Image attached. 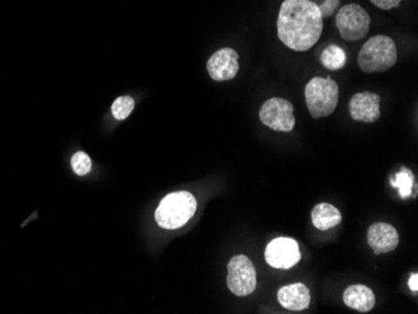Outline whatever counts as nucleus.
Returning <instances> with one entry per match:
<instances>
[{
    "label": "nucleus",
    "mask_w": 418,
    "mask_h": 314,
    "mask_svg": "<svg viewBox=\"0 0 418 314\" xmlns=\"http://www.w3.org/2000/svg\"><path fill=\"white\" fill-rule=\"evenodd\" d=\"M278 38L294 52H307L320 40L323 18L310 0H284L277 19Z\"/></svg>",
    "instance_id": "f257e3e1"
},
{
    "label": "nucleus",
    "mask_w": 418,
    "mask_h": 314,
    "mask_svg": "<svg viewBox=\"0 0 418 314\" xmlns=\"http://www.w3.org/2000/svg\"><path fill=\"white\" fill-rule=\"evenodd\" d=\"M197 211V201L190 192H174L164 197L156 211V222L164 229H178L190 221Z\"/></svg>",
    "instance_id": "f03ea898"
},
{
    "label": "nucleus",
    "mask_w": 418,
    "mask_h": 314,
    "mask_svg": "<svg viewBox=\"0 0 418 314\" xmlns=\"http://www.w3.org/2000/svg\"><path fill=\"white\" fill-rule=\"evenodd\" d=\"M396 63V44L387 35L372 37L359 50V65L364 73H382Z\"/></svg>",
    "instance_id": "7ed1b4c3"
},
{
    "label": "nucleus",
    "mask_w": 418,
    "mask_h": 314,
    "mask_svg": "<svg viewBox=\"0 0 418 314\" xmlns=\"http://www.w3.org/2000/svg\"><path fill=\"white\" fill-rule=\"evenodd\" d=\"M304 97L310 115L315 120L325 118L336 110L339 88L331 76H315L304 88Z\"/></svg>",
    "instance_id": "20e7f679"
},
{
    "label": "nucleus",
    "mask_w": 418,
    "mask_h": 314,
    "mask_svg": "<svg viewBox=\"0 0 418 314\" xmlns=\"http://www.w3.org/2000/svg\"><path fill=\"white\" fill-rule=\"evenodd\" d=\"M336 25L344 40L359 42L368 34L371 18L359 4H347L337 13Z\"/></svg>",
    "instance_id": "39448f33"
},
{
    "label": "nucleus",
    "mask_w": 418,
    "mask_h": 314,
    "mask_svg": "<svg viewBox=\"0 0 418 314\" xmlns=\"http://www.w3.org/2000/svg\"><path fill=\"white\" fill-rule=\"evenodd\" d=\"M227 286L229 291L238 297H245L255 292L257 272L247 255H236L229 260Z\"/></svg>",
    "instance_id": "423d86ee"
},
{
    "label": "nucleus",
    "mask_w": 418,
    "mask_h": 314,
    "mask_svg": "<svg viewBox=\"0 0 418 314\" xmlns=\"http://www.w3.org/2000/svg\"><path fill=\"white\" fill-rule=\"evenodd\" d=\"M294 104L283 98H271L262 105L260 120L262 123L276 132L289 133L296 125Z\"/></svg>",
    "instance_id": "0eeeda50"
},
{
    "label": "nucleus",
    "mask_w": 418,
    "mask_h": 314,
    "mask_svg": "<svg viewBox=\"0 0 418 314\" xmlns=\"http://www.w3.org/2000/svg\"><path fill=\"white\" fill-rule=\"evenodd\" d=\"M265 258L269 266L277 269H291L301 262L302 255L299 250V245L294 239L281 238L273 239L267 245Z\"/></svg>",
    "instance_id": "6e6552de"
},
{
    "label": "nucleus",
    "mask_w": 418,
    "mask_h": 314,
    "mask_svg": "<svg viewBox=\"0 0 418 314\" xmlns=\"http://www.w3.org/2000/svg\"><path fill=\"white\" fill-rule=\"evenodd\" d=\"M207 71L213 81L233 79L239 71V55L236 50L223 48L216 52L207 63Z\"/></svg>",
    "instance_id": "1a4fd4ad"
},
{
    "label": "nucleus",
    "mask_w": 418,
    "mask_h": 314,
    "mask_svg": "<svg viewBox=\"0 0 418 314\" xmlns=\"http://www.w3.org/2000/svg\"><path fill=\"white\" fill-rule=\"evenodd\" d=\"M349 115L356 122L375 123L381 117V97L372 92L354 94L349 100Z\"/></svg>",
    "instance_id": "9d476101"
},
{
    "label": "nucleus",
    "mask_w": 418,
    "mask_h": 314,
    "mask_svg": "<svg viewBox=\"0 0 418 314\" xmlns=\"http://www.w3.org/2000/svg\"><path fill=\"white\" fill-rule=\"evenodd\" d=\"M367 242L376 255L390 253L395 250L400 242L396 228L388 223H375L368 228Z\"/></svg>",
    "instance_id": "9b49d317"
},
{
    "label": "nucleus",
    "mask_w": 418,
    "mask_h": 314,
    "mask_svg": "<svg viewBox=\"0 0 418 314\" xmlns=\"http://www.w3.org/2000/svg\"><path fill=\"white\" fill-rule=\"evenodd\" d=\"M278 302L288 310L301 312L308 308L310 306V289L307 286H304L303 283L284 286L278 291Z\"/></svg>",
    "instance_id": "f8f14e48"
},
{
    "label": "nucleus",
    "mask_w": 418,
    "mask_h": 314,
    "mask_svg": "<svg viewBox=\"0 0 418 314\" xmlns=\"http://www.w3.org/2000/svg\"><path fill=\"white\" fill-rule=\"evenodd\" d=\"M343 302L351 309L361 313H367L376 304L375 293L364 284H354L343 293Z\"/></svg>",
    "instance_id": "ddd939ff"
},
{
    "label": "nucleus",
    "mask_w": 418,
    "mask_h": 314,
    "mask_svg": "<svg viewBox=\"0 0 418 314\" xmlns=\"http://www.w3.org/2000/svg\"><path fill=\"white\" fill-rule=\"evenodd\" d=\"M312 222L317 229L327 231L342 222V214L330 203H320L312 211Z\"/></svg>",
    "instance_id": "4468645a"
},
{
    "label": "nucleus",
    "mask_w": 418,
    "mask_h": 314,
    "mask_svg": "<svg viewBox=\"0 0 418 314\" xmlns=\"http://www.w3.org/2000/svg\"><path fill=\"white\" fill-rule=\"evenodd\" d=\"M320 60L322 65L328 71H339L346 65L347 55L341 47L332 44L322 52Z\"/></svg>",
    "instance_id": "2eb2a0df"
},
{
    "label": "nucleus",
    "mask_w": 418,
    "mask_h": 314,
    "mask_svg": "<svg viewBox=\"0 0 418 314\" xmlns=\"http://www.w3.org/2000/svg\"><path fill=\"white\" fill-rule=\"evenodd\" d=\"M413 185H414V180H413L412 172L407 168H402L398 173H396L395 178L391 179L392 187L398 190L400 197L403 199H407L412 195Z\"/></svg>",
    "instance_id": "dca6fc26"
},
{
    "label": "nucleus",
    "mask_w": 418,
    "mask_h": 314,
    "mask_svg": "<svg viewBox=\"0 0 418 314\" xmlns=\"http://www.w3.org/2000/svg\"><path fill=\"white\" fill-rule=\"evenodd\" d=\"M134 109V99L125 95V97L117 98L112 105V114L115 120H124L131 115Z\"/></svg>",
    "instance_id": "f3484780"
},
{
    "label": "nucleus",
    "mask_w": 418,
    "mask_h": 314,
    "mask_svg": "<svg viewBox=\"0 0 418 314\" xmlns=\"http://www.w3.org/2000/svg\"><path fill=\"white\" fill-rule=\"evenodd\" d=\"M71 168L78 175H86L92 170L91 157L84 152H76L71 157Z\"/></svg>",
    "instance_id": "a211bd4d"
},
{
    "label": "nucleus",
    "mask_w": 418,
    "mask_h": 314,
    "mask_svg": "<svg viewBox=\"0 0 418 314\" xmlns=\"http://www.w3.org/2000/svg\"><path fill=\"white\" fill-rule=\"evenodd\" d=\"M339 4H341V0H325V3L322 6H318L322 18H330L333 16Z\"/></svg>",
    "instance_id": "6ab92c4d"
},
{
    "label": "nucleus",
    "mask_w": 418,
    "mask_h": 314,
    "mask_svg": "<svg viewBox=\"0 0 418 314\" xmlns=\"http://www.w3.org/2000/svg\"><path fill=\"white\" fill-rule=\"evenodd\" d=\"M373 6L382 11H391L393 8H398L403 0H369Z\"/></svg>",
    "instance_id": "aec40b11"
},
{
    "label": "nucleus",
    "mask_w": 418,
    "mask_h": 314,
    "mask_svg": "<svg viewBox=\"0 0 418 314\" xmlns=\"http://www.w3.org/2000/svg\"><path fill=\"white\" fill-rule=\"evenodd\" d=\"M408 287L412 291L414 294H417L418 291V274L417 273H413L408 279Z\"/></svg>",
    "instance_id": "412c9836"
}]
</instances>
